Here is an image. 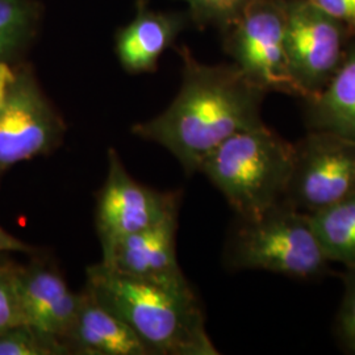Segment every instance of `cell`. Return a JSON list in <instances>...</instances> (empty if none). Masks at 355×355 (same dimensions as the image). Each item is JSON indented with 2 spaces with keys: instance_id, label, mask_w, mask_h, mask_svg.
<instances>
[{
  "instance_id": "obj_1",
  "label": "cell",
  "mask_w": 355,
  "mask_h": 355,
  "mask_svg": "<svg viewBox=\"0 0 355 355\" xmlns=\"http://www.w3.org/2000/svg\"><path fill=\"white\" fill-rule=\"evenodd\" d=\"M180 55L183 76L175 99L162 114L136 124L132 133L165 148L191 175L229 137L265 124L267 92L236 64H202L186 48Z\"/></svg>"
},
{
  "instance_id": "obj_2",
  "label": "cell",
  "mask_w": 355,
  "mask_h": 355,
  "mask_svg": "<svg viewBox=\"0 0 355 355\" xmlns=\"http://www.w3.org/2000/svg\"><path fill=\"white\" fill-rule=\"evenodd\" d=\"M94 296L136 333L152 355H217L203 306L187 278L144 279L102 262L87 268Z\"/></svg>"
},
{
  "instance_id": "obj_3",
  "label": "cell",
  "mask_w": 355,
  "mask_h": 355,
  "mask_svg": "<svg viewBox=\"0 0 355 355\" xmlns=\"http://www.w3.org/2000/svg\"><path fill=\"white\" fill-rule=\"evenodd\" d=\"M293 144L266 124L240 132L211 153L199 168L242 220L284 203Z\"/></svg>"
},
{
  "instance_id": "obj_4",
  "label": "cell",
  "mask_w": 355,
  "mask_h": 355,
  "mask_svg": "<svg viewBox=\"0 0 355 355\" xmlns=\"http://www.w3.org/2000/svg\"><path fill=\"white\" fill-rule=\"evenodd\" d=\"M225 258L234 270H263L302 280L324 277L330 265L309 215L286 202L259 217L239 218Z\"/></svg>"
},
{
  "instance_id": "obj_5",
  "label": "cell",
  "mask_w": 355,
  "mask_h": 355,
  "mask_svg": "<svg viewBox=\"0 0 355 355\" xmlns=\"http://www.w3.org/2000/svg\"><path fill=\"white\" fill-rule=\"evenodd\" d=\"M224 36L233 64L254 85L299 98L286 49V0H255Z\"/></svg>"
},
{
  "instance_id": "obj_6",
  "label": "cell",
  "mask_w": 355,
  "mask_h": 355,
  "mask_svg": "<svg viewBox=\"0 0 355 355\" xmlns=\"http://www.w3.org/2000/svg\"><path fill=\"white\" fill-rule=\"evenodd\" d=\"M64 133L62 117L42 92L32 69L16 66L0 103V179L20 162L57 150Z\"/></svg>"
},
{
  "instance_id": "obj_7",
  "label": "cell",
  "mask_w": 355,
  "mask_h": 355,
  "mask_svg": "<svg viewBox=\"0 0 355 355\" xmlns=\"http://www.w3.org/2000/svg\"><path fill=\"white\" fill-rule=\"evenodd\" d=\"M355 193V142L308 130L293 144L286 203L312 215Z\"/></svg>"
},
{
  "instance_id": "obj_8",
  "label": "cell",
  "mask_w": 355,
  "mask_h": 355,
  "mask_svg": "<svg viewBox=\"0 0 355 355\" xmlns=\"http://www.w3.org/2000/svg\"><path fill=\"white\" fill-rule=\"evenodd\" d=\"M350 36L309 0H286V49L299 98L318 95L343 62Z\"/></svg>"
},
{
  "instance_id": "obj_9",
  "label": "cell",
  "mask_w": 355,
  "mask_h": 355,
  "mask_svg": "<svg viewBox=\"0 0 355 355\" xmlns=\"http://www.w3.org/2000/svg\"><path fill=\"white\" fill-rule=\"evenodd\" d=\"M180 193L153 190L130 177L120 155L108 149V173L96 202L102 254L128 236L179 212Z\"/></svg>"
},
{
  "instance_id": "obj_10",
  "label": "cell",
  "mask_w": 355,
  "mask_h": 355,
  "mask_svg": "<svg viewBox=\"0 0 355 355\" xmlns=\"http://www.w3.org/2000/svg\"><path fill=\"white\" fill-rule=\"evenodd\" d=\"M23 321L46 334L64 338L76 316L79 293L71 291L55 267L33 259L16 268Z\"/></svg>"
},
{
  "instance_id": "obj_11",
  "label": "cell",
  "mask_w": 355,
  "mask_h": 355,
  "mask_svg": "<svg viewBox=\"0 0 355 355\" xmlns=\"http://www.w3.org/2000/svg\"><path fill=\"white\" fill-rule=\"evenodd\" d=\"M178 214L117 242L103 253V265L117 272L154 280L184 278L178 263Z\"/></svg>"
},
{
  "instance_id": "obj_12",
  "label": "cell",
  "mask_w": 355,
  "mask_h": 355,
  "mask_svg": "<svg viewBox=\"0 0 355 355\" xmlns=\"http://www.w3.org/2000/svg\"><path fill=\"white\" fill-rule=\"evenodd\" d=\"M70 354L152 355L146 345L86 286L79 293L73 324L64 338Z\"/></svg>"
},
{
  "instance_id": "obj_13",
  "label": "cell",
  "mask_w": 355,
  "mask_h": 355,
  "mask_svg": "<svg viewBox=\"0 0 355 355\" xmlns=\"http://www.w3.org/2000/svg\"><path fill=\"white\" fill-rule=\"evenodd\" d=\"M182 15L155 12L141 0L133 21L123 28L116 40V53L130 74L155 70L159 57L174 42L184 26Z\"/></svg>"
},
{
  "instance_id": "obj_14",
  "label": "cell",
  "mask_w": 355,
  "mask_h": 355,
  "mask_svg": "<svg viewBox=\"0 0 355 355\" xmlns=\"http://www.w3.org/2000/svg\"><path fill=\"white\" fill-rule=\"evenodd\" d=\"M308 130H322L355 142V42L318 95L303 101Z\"/></svg>"
},
{
  "instance_id": "obj_15",
  "label": "cell",
  "mask_w": 355,
  "mask_h": 355,
  "mask_svg": "<svg viewBox=\"0 0 355 355\" xmlns=\"http://www.w3.org/2000/svg\"><path fill=\"white\" fill-rule=\"evenodd\" d=\"M309 217L330 263L355 268V193Z\"/></svg>"
},
{
  "instance_id": "obj_16",
  "label": "cell",
  "mask_w": 355,
  "mask_h": 355,
  "mask_svg": "<svg viewBox=\"0 0 355 355\" xmlns=\"http://www.w3.org/2000/svg\"><path fill=\"white\" fill-rule=\"evenodd\" d=\"M0 355H70L58 338L21 322L0 333Z\"/></svg>"
},
{
  "instance_id": "obj_17",
  "label": "cell",
  "mask_w": 355,
  "mask_h": 355,
  "mask_svg": "<svg viewBox=\"0 0 355 355\" xmlns=\"http://www.w3.org/2000/svg\"><path fill=\"white\" fill-rule=\"evenodd\" d=\"M190 8L192 19L202 26L228 29L255 0H182Z\"/></svg>"
},
{
  "instance_id": "obj_18",
  "label": "cell",
  "mask_w": 355,
  "mask_h": 355,
  "mask_svg": "<svg viewBox=\"0 0 355 355\" xmlns=\"http://www.w3.org/2000/svg\"><path fill=\"white\" fill-rule=\"evenodd\" d=\"M17 265L0 255V333L24 322L16 278Z\"/></svg>"
},
{
  "instance_id": "obj_19",
  "label": "cell",
  "mask_w": 355,
  "mask_h": 355,
  "mask_svg": "<svg viewBox=\"0 0 355 355\" xmlns=\"http://www.w3.org/2000/svg\"><path fill=\"white\" fill-rule=\"evenodd\" d=\"M37 8L32 0H0V33L33 36Z\"/></svg>"
},
{
  "instance_id": "obj_20",
  "label": "cell",
  "mask_w": 355,
  "mask_h": 355,
  "mask_svg": "<svg viewBox=\"0 0 355 355\" xmlns=\"http://www.w3.org/2000/svg\"><path fill=\"white\" fill-rule=\"evenodd\" d=\"M343 296L336 320V336L343 349L355 354V268L343 275Z\"/></svg>"
},
{
  "instance_id": "obj_21",
  "label": "cell",
  "mask_w": 355,
  "mask_h": 355,
  "mask_svg": "<svg viewBox=\"0 0 355 355\" xmlns=\"http://www.w3.org/2000/svg\"><path fill=\"white\" fill-rule=\"evenodd\" d=\"M355 37V0H309Z\"/></svg>"
},
{
  "instance_id": "obj_22",
  "label": "cell",
  "mask_w": 355,
  "mask_h": 355,
  "mask_svg": "<svg viewBox=\"0 0 355 355\" xmlns=\"http://www.w3.org/2000/svg\"><path fill=\"white\" fill-rule=\"evenodd\" d=\"M36 249L0 227V254L33 253Z\"/></svg>"
},
{
  "instance_id": "obj_23",
  "label": "cell",
  "mask_w": 355,
  "mask_h": 355,
  "mask_svg": "<svg viewBox=\"0 0 355 355\" xmlns=\"http://www.w3.org/2000/svg\"><path fill=\"white\" fill-rule=\"evenodd\" d=\"M15 76V66L10 64H0V103L4 99V95Z\"/></svg>"
},
{
  "instance_id": "obj_24",
  "label": "cell",
  "mask_w": 355,
  "mask_h": 355,
  "mask_svg": "<svg viewBox=\"0 0 355 355\" xmlns=\"http://www.w3.org/2000/svg\"><path fill=\"white\" fill-rule=\"evenodd\" d=\"M0 255H1V254H0Z\"/></svg>"
}]
</instances>
